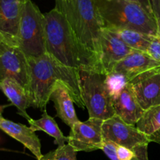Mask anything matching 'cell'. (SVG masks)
Returning <instances> with one entry per match:
<instances>
[{"label": "cell", "instance_id": "cell-12", "mask_svg": "<svg viewBox=\"0 0 160 160\" xmlns=\"http://www.w3.org/2000/svg\"><path fill=\"white\" fill-rule=\"evenodd\" d=\"M133 51L134 49L128 47L115 33L104 28L101 36L99 56L102 72L106 74L111 73L115 66Z\"/></svg>", "mask_w": 160, "mask_h": 160}, {"label": "cell", "instance_id": "cell-29", "mask_svg": "<svg viewBox=\"0 0 160 160\" xmlns=\"http://www.w3.org/2000/svg\"><path fill=\"white\" fill-rule=\"evenodd\" d=\"M0 91H1V90H0Z\"/></svg>", "mask_w": 160, "mask_h": 160}, {"label": "cell", "instance_id": "cell-26", "mask_svg": "<svg viewBox=\"0 0 160 160\" xmlns=\"http://www.w3.org/2000/svg\"><path fill=\"white\" fill-rule=\"evenodd\" d=\"M123 1H128V2H134L138 3V4L141 5L142 7L145 9H146L148 12L153 15L152 10L151 6H150L149 0H123ZM154 16V15H153Z\"/></svg>", "mask_w": 160, "mask_h": 160}, {"label": "cell", "instance_id": "cell-27", "mask_svg": "<svg viewBox=\"0 0 160 160\" xmlns=\"http://www.w3.org/2000/svg\"><path fill=\"white\" fill-rule=\"evenodd\" d=\"M8 106H9V105H4V106H0V120H1L2 118H3L2 112H3V111H4V109H6V108Z\"/></svg>", "mask_w": 160, "mask_h": 160}, {"label": "cell", "instance_id": "cell-10", "mask_svg": "<svg viewBox=\"0 0 160 160\" xmlns=\"http://www.w3.org/2000/svg\"><path fill=\"white\" fill-rule=\"evenodd\" d=\"M144 110L160 105V67L134 77L128 82Z\"/></svg>", "mask_w": 160, "mask_h": 160}, {"label": "cell", "instance_id": "cell-5", "mask_svg": "<svg viewBox=\"0 0 160 160\" xmlns=\"http://www.w3.org/2000/svg\"><path fill=\"white\" fill-rule=\"evenodd\" d=\"M78 75L81 96L89 118L106 120L116 115L106 83V73L93 69H80Z\"/></svg>", "mask_w": 160, "mask_h": 160}, {"label": "cell", "instance_id": "cell-24", "mask_svg": "<svg viewBox=\"0 0 160 160\" xmlns=\"http://www.w3.org/2000/svg\"><path fill=\"white\" fill-rule=\"evenodd\" d=\"M146 53L153 59L160 62V34L153 36Z\"/></svg>", "mask_w": 160, "mask_h": 160}, {"label": "cell", "instance_id": "cell-1", "mask_svg": "<svg viewBox=\"0 0 160 160\" xmlns=\"http://www.w3.org/2000/svg\"><path fill=\"white\" fill-rule=\"evenodd\" d=\"M28 61L32 107L42 111L46 109L55 84L57 81H62L73 102L81 109L85 108L80 89L79 70L63 65L47 52L39 57L28 58Z\"/></svg>", "mask_w": 160, "mask_h": 160}, {"label": "cell", "instance_id": "cell-2", "mask_svg": "<svg viewBox=\"0 0 160 160\" xmlns=\"http://www.w3.org/2000/svg\"><path fill=\"white\" fill-rule=\"evenodd\" d=\"M46 52L67 67L102 72L98 59L81 44L70 22L55 7L44 14Z\"/></svg>", "mask_w": 160, "mask_h": 160}, {"label": "cell", "instance_id": "cell-14", "mask_svg": "<svg viewBox=\"0 0 160 160\" xmlns=\"http://www.w3.org/2000/svg\"><path fill=\"white\" fill-rule=\"evenodd\" d=\"M0 129L21 143L35 156L37 160L43 156L41 151L40 139L30 127L2 118L0 120Z\"/></svg>", "mask_w": 160, "mask_h": 160}, {"label": "cell", "instance_id": "cell-6", "mask_svg": "<svg viewBox=\"0 0 160 160\" xmlns=\"http://www.w3.org/2000/svg\"><path fill=\"white\" fill-rule=\"evenodd\" d=\"M17 48L28 58L46 53L45 15L31 0L23 7L17 38Z\"/></svg>", "mask_w": 160, "mask_h": 160}, {"label": "cell", "instance_id": "cell-8", "mask_svg": "<svg viewBox=\"0 0 160 160\" xmlns=\"http://www.w3.org/2000/svg\"><path fill=\"white\" fill-rule=\"evenodd\" d=\"M7 78L15 80L29 92L28 57L17 47L2 42L0 45V83Z\"/></svg>", "mask_w": 160, "mask_h": 160}, {"label": "cell", "instance_id": "cell-13", "mask_svg": "<svg viewBox=\"0 0 160 160\" xmlns=\"http://www.w3.org/2000/svg\"><path fill=\"white\" fill-rule=\"evenodd\" d=\"M112 101L116 115L128 124L135 126L145 112L128 84L112 97Z\"/></svg>", "mask_w": 160, "mask_h": 160}, {"label": "cell", "instance_id": "cell-22", "mask_svg": "<svg viewBox=\"0 0 160 160\" xmlns=\"http://www.w3.org/2000/svg\"><path fill=\"white\" fill-rule=\"evenodd\" d=\"M39 160H77V152L69 144L43 155Z\"/></svg>", "mask_w": 160, "mask_h": 160}, {"label": "cell", "instance_id": "cell-17", "mask_svg": "<svg viewBox=\"0 0 160 160\" xmlns=\"http://www.w3.org/2000/svg\"><path fill=\"white\" fill-rule=\"evenodd\" d=\"M0 90L4 93L10 101L11 105L15 106L20 116L31 120V117L27 113L28 108L32 107L31 95L29 92L15 80L7 78L0 83Z\"/></svg>", "mask_w": 160, "mask_h": 160}, {"label": "cell", "instance_id": "cell-11", "mask_svg": "<svg viewBox=\"0 0 160 160\" xmlns=\"http://www.w3.org/2000/svg\"><path fill=\"white\" fill-rule=\"evenodd\" d=\"M27 0H0V34L6 44L17 47L19 28Z\"/></svg>", "mask_w": 160, "mask_h": 160}, {"label": "cell", "instance_id": "cell-15", "mask_svg": "<svg viewBox=\"0 0 160 160\" xmlns=\"http://www.w3.org/2000/svg\"><path fill=\"white\" fill-rule=\"evenodd\" d=\"M159 67L160 62L153 59L146 52L134 50L119 62L112 71L122 73L130 81L140 73Z\"/></svg>", "mask_w": 160, "mask_h": 160}, {"label": "cell", "instance_id": "cell-28", "mask_svg": "<svg viewBox=\"0 0 160 160\" xmlns=\"http://www.w3.org/2000/svg\"><path fill=\"white\" fill-rule=\"evenodd\" d=\"M2 42H4V41H3V38H2V37L1 36V34H0V45H1V43Z\"/></svg>", "mask_w": 160, "mask_h": 160}, {"label": "cell", "instance_id": "cell-20", "mask_svg": "<svg viewBox=\"0 0 160 160\" xmlns=\"http://www.w3.org/2000/svg\"><path fill=\"white\" fill-rule=\"evenodd\" d=\"M115 33L128 47L134 50L146 52L150 42L154 35L145 34L138 31L129 29L107 28Z\"/></svg>", "mask_w": 160, "mask_h": 160}, {"label": "cell", "instance_id": "cell-9", "mask_svg": "<svg viewBox=\"0 0 160 160\" xmlns=\"http://www.w3.org/2000/svg\"><path fill=\"white\" fill-rule=\"evenodd\" d=\"M104 120L89 118L87 121H78L70 129L67 144L71 145L77 152H89L102 148V123Z\"/></svg>", "mask_w": 160, "mask_h": 160}, {"label": "cell", "instance_id": "cell-23", "mask_svg": "<svg viewBox=\"0 0 160 160\" xmlns=\"http://www.w3.org/2000/svg\"><path fill=\"white\" fill-rule=\"evenodd\" d=\"M129 81L122 73L116 71L106 74V83L111 97H114L128 84Z\"/></svg>", "mask_w": 160, "mask_h": 160}, {"label": "cell", "instance_id": "cell-7", "mask_svg": "<svg viewBox=\"0 0 160 160\" xmlns=\"http://www.w3.org/2000/svg\"><path fill=\"white\" fill-rule=\"evenodd\" d=\"M102 136L104 141L132 150L139 160H148L149 141L135 126L128 124L118 116L114 115L103 121Z\"/></svg>", "mask_w": 160, "mask_h": 160}, {"label": "cell", "instance_id": "cell-16", "mask_svg": "<svg viewBox=\"0 0 160 160\" xmlns=\"http://www.w3.org/2000/svg\"><path fill=\"white\" fill-rule=\"evenodd\" d=\"M50 100L54 103L56 117L60 118L70 129L80 121L76 114L73 101L68 89L62 81H57L52 89Z\"/></svg>", "mask_w": 160, "mask_h": 160}, {"label": "cell", "instance_id": "cell-3", "mask_svg": "<svg viewBox=\"0 0 160 160\" xmlns=\"http://www.w3.org/2000/svg\"><path fill=\"white\" fill-rule=\"evenodd\" d=\"M55 7L66 16L81 45L99 62L101 36L105 26L96 1L56 0Z\"/></svg>", "mask_w": 160, "mask_h": 160}, {"label": "cell", "instance_id": "cell-4", "mask_svg": "<svg viewBox=\"0 0 160 160\" xmlns=\"http://www.w3.org/2000/svg\"><path fill=\"white\" fill-rule=\"evenodd\" d=\"M105 28L129 29L159 35L156 18L141 5L123 0H95Z\"/></svg>", "mask_w": 160, "mask_h": 160}, {"label": "cell", "instance_id": "cell-19", "mask_svg": "<svg viewBox=\"0 0 160 160\" xmlns=\"http://www.w3.org/2000/svg\"><path fill=\"white\" fill-rule=\"evenodd\" d=\"M30 128L32 131H43L46 133L55 140V144L58 146H62L66 142H68V137L63 135L62 131L58 127L57 123L53 117L47 113L46 109L43 110L42 117L38 120H33L32 118L28 120Z\"/></svg>", "mask_w": 160, "mask_h": 160}, {"label": "cell", "instance_id": "cell-21", "mask_svg": "<svg viewBox=\"0 0 160 160\" xmlns=\"http://www.w3.org/2000/svg\"><path fill=\"white\" fill-rule=\"evenodd\" d=\"M102 150L111 160H139L132 150L113 142L104 141Z\"/></svg>", "mask_w": 160, "mask_h": 160}, {"label": "cell", "instance_id": "cell-18", "mask_svg": "<svg viewBox=\"0 0 160 160\" xmlns=\"http://www.w3.org/2000/svg\"><path fill=\"white\" fill-rule=\"evenodd\" d=\"M135 127L150 142L160 145V105L145 110Z\"/></svg>", "mask_w": 160, "mask_h": 160}, {"label": "cell", "instance_id": "cell-25", "mask_svg": "<svg viewBox=\"0 0 160 160\" xmlns=\"http://www.w3.org/2000/svg\"><path fill=\"white\" fill-rule=\"evenodd\" d=\"M149 2L153 15L158 23L160 34V0H149Z\"/></svg>", "mask_w": 160, "mask_h": 160}]
</instances>
